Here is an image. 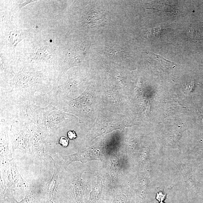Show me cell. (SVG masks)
I'll return each mask as SVG.
<instances>
[{
    "label": "cell",
    "mask_w": 203,
    "mask_h": 203,
    "mask_svg": "<svg viewBox=\"0 0 203 203\" xmlns=\"http://www.w3.org/2000/svg\"><path fill=\"white\" fill-rule=\"evenodd\" d=\"M69 139L65 136H61L59 138L58 143L56 144H58L63 148H67L69 145Z\"/></svg>",
    "instance_id": "cell-10"
},
{
    "label": "cell",
    "mask_w": 203,
    "mask_h": 203,
    "mask_svg": "<svg viewBox=\"0 0 203 203\" xmlns=\"http://www.w3.org/2000/svg\"><path fill=\"white\" fill-rule=\"evenodd\" d=\"M2 171L4 183L8 186H18L23 183L22 178L15 163L11 160H6Z\"/></svg>",
    "instance_id": "cell-3"
},
{
    "label": "cell",
    "mask_w": 203,
    "mask_h": 203,
    "mask_svg": "<svg viewBox=\"0 0 203 203\" xmlns=\"http://www.w3.org/2000/svg\"><path fill=\"white\" fill-rule=\"evenodd\" d=\"M32 137V152L41 160L45 161L48 155L46 138L38 126L31 122Z\"/></svg>",
    "instance_id": "cell-2"
},
{
    "label": "cell",
    "mask_w": 203,
    "mask_h": 203,
    "mask_svg": "<svg viewBox=\"0 0 203 203\" xmlns=\"http://www.w3.org/2000/svg\"><path fill=\"white\" fill-rule=\"evenodd\" d=\"M68 138L70 140H73L77 138V135L74 130L69 131L67 133Z\"/></svg>",
    "instance_id": "cell-11"
},
{
    "label": "cell",
    "mask_w": 203,
    "mask_h": 203,
    "mask_svg": "<svg viewBox=\"0 0 203 203\" xmlns=\"http://www.w3.org/2000/svg\"><path fill=\"white\" fill-rule=\"evenodd\" d=\"M9 137L6 124L1 122V155L5 156L9 152Z\"/></svg>",
    "instance_id": "cell-6"
},
{
    "label": "cell",
    "mask_w": 203,
    "mask_h": 203,
    "mask_svg": "<svg viewBox=\"0 0 203 203\" xmlns=\"http://www.w3.org/2000/svg\"><path fill=\"white\" fill-rule=\"evenodd\" d=\"M15 201L17 203H35V199L34 197L32 191L29 193L26 196L25 198L22 200L20 202H18L16 200Z\"/></svg>",
    "instance_id": "cell-9"
},
{
    "label": "cell",
    "mask_w": 203,
    "mask_h": 203,
    "mask_svg": "<svg viewBox=\"0 0 203 203\" xmlns=\"http://www.w3.org/2000/svg\"><path fill=\"white\" fill-rule=\"evenodd\" d=\"M165 194H163V193L160 192L157 194V199L159 201H162L164 199Z\"/></svg>",
    "instance_id": "cell-12"
},
{
    "label": "cell",
    "mask_w": 203,
    "mask_h": 203,
    "mask_svg": "<svg viewBox=\"0 0 203 203\" xmlns=\"http://www.w3.org/2000/svg\"><path fill=\"white\" fill-rule=\"evenodd\" d=\"M86 17L85 21L92 25L101 23L105 19L104 13L97 9L89 11Z\"/></svg>",
    "instance_id": "cell-5"
},
{
    "label": "cell",
    "mask_w": 203,
    "mask_h": 203,
    "mask_svg": "<svg viewBox=\"0 0 203 203\" xmlns=\"http://www.w3.org/2000/svg\"><path fill=\"white\" fill-rule=\"evenodd\" d=\"M105 53L108 55L114 58H122L123 56V51L119 49L106 48L105 50Z\"/></svg>",
    "instance_id": "cell-8"
},
{
    "label": "cell",
    "mask_w": 203,
    "mask_h": 203,
    "mask_svg": "<svg viewBox=\"0 0 203 203\" xmlns=\"http://www.w3.org/2000/svg\"><path fill=\"white\" fill-rule=\"evenodd\" d=\"M160 203H164L163 202H160Z\"/></svg>",
    "instance_id": "cell-14"
},
{
    "label": "cell",
    "mask_w": 203,
    "mask_h": 203,
    "mask_svg": "<svg viewBox=\"0 0 203 203\" xmlns=\"http://www.w3.org/2000/svg\"><path fill=\"white\" fill-rule=\"evenodd\" d=\"M36 1H26L25 2H24V3H23L22 4H20L19 8L20 9H21L22 7H24V6H25L26 5H27V4H29V3H31L32 2H34Z\"/></svg>",
    "instance_id": "cell-13"
},
{
    "label": "cell",
    "mask_w": 203,
    "mask_h": 203,
    "mask_svg": "<svg viewBox=\"0 0 203 203\" xmlns=\"http://www.w3.org/2000/svg\"><path fill=\"white\" fill-rule=\"evenodd\" d=\"M11 124L10 131L13 134L11 139L13 152L16 149L25 153L32 151L31 122L23 123L16 120Z\"/></svg>",
    "instance_id": "cell-1"
},
{
    "label": "cell",
    "mask_w": 203,
    "mask_h": 203,
    "mask_svg": "<svg viewBox=\"0 0 203 203\" xmlns=\"http://www.w3.org/2000/svg\"><path fill=\"white\" fill-rule=\"evenodd\" d=\"M53 160L54 170L53 176L50 181L46 184V189L47 193L51 195H53L54 193L56 190L57 187L59 184V172L60 170V167L57 164L54 160Z\"/></svg>",
    "instance_id": "cell-4"
},
{
    "label": "cell",
    "mask_w": 203,
    "mask_h": 203,
    "mask_svg": "<svg viewBox=\"0 0 203 203\" xmlns=\"http://www.w3.org/2000/svg\"><path fill=\"white\" fill-rule=\"evenodd\" d=\"M149 59L150 63L155 66L171 67L174 65V63L159 55L151 52H148Z\"/></svg>",
    "instance_id": "cell-7"
}]
</instances>
